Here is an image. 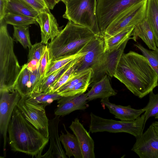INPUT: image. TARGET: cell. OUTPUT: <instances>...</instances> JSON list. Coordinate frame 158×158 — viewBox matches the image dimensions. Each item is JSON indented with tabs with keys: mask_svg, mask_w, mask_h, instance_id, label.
Listing matches in <instances>:
<instances>
[{
	"mask_svg": "<svg viewBox=\"0 0 158 158\" xmlns=\"http://www.w3.org/2000/svg\"><path fill=\"white\" fill-rule=\"evenodd\" d=\"M114 77L140 98L158 85V76L147 58L131 51L123 54Z\"/></svg>",
	"mask_w": 158,
	"mask_h": 158,
	"instance_id": "obj_1",
	"label": "cell"
},
{
	"mask_svg": "<svg viewBox=\"0 0 158 158\" xmlns=\"http://www.w3.org/2000/svg\"><path fill=\"white\" fill-rule=\"evenodd\" d=\"M81 57L74 60L49 75L45 77L42 82L40 92L48 93L50 88L52 85L68 69Z\"/></svg>",
	"mask_w": 158,
	"mask_h": 158,
	"instance_id": "obj_27",
	"label": "cell"
},
{
	"mask_svg": "<svg viewBox=\"0 0 158 158\" xmlns=\"http://www.w3.org/2000/svg\"><path fill=\"white\" fill-rule=\"evenodd\" d=\"M91 70V69H89L76 73L66 83L59 88L56 92L59 94L71 89L84 79Z\"/></svg>",
	"mask_w": 158,
	"mask_h": 158,
	"instance_id": "obj_34",
	"label": "cell"
},
{
	"mask_svg": "<svg viewBox=\"0 0 158 158\" xmlns=\"http://www.w3.org/2000/svg\"><path fill=\"white\" fill-rule=\"evenodd\" d=\"M81 58L68 69L52 85L50 88L48 93L56 92L59 88L66 83L76 74L74 73L75 65Z\"/></svg>",
	"mask_w": 158,
	"mask_h": 158,
	"instance_id": "obj_35",
	"label": "cell"
},
{
	"mask_svg": "<svg viewBox=\"0 0 158 158\" xmlns=\"http://www.w3.org/2000/svg\"><path fill=\"white\" fill-rule=\"evenodd\" d=\"M95 35L86 27L69 21L64 28L48 45L50 61L79 52Z\"/></svg>",
	"mask_w": 158,
	"mask_h": 158,
	"instance_id": "obj_3",
	"label": "cell"
},
{
	"mask_svg": "<svg viewBox=\"0 0 158 158\" xmlns=\"http://www.w3.org/2000/svg\"><path fill=\"white\" fill-rule=\"evenodd\" d=\"M145 18L153 31L158 48V0H147Z\"/></svg>",
	"mask_w": 158,
	"mask_h": 158,
	"instance_id": "obj_22",
	"label": "cell"
},
{
	"mask_svg": "<svg viewBox=\"0 0 158 158\" xmlns=\"http://www.w3.org/2000/svg\"><path fill=\"white\" fill-rule=\"evenodd\" d=\"M92 74L91 70L86 77L71 89L60 93L62 97L73 96L85 92L90 84V81Z\"/></svg>",
	"mask_w": 158,
	"mask_h": 158,
	"instance_id": "obj_31",
	"label": "cell"
},
{
	"mask_svg": "<svg viewBox=\"0 0 158 158\" xmlns=\"http://www.w3.org/2000/svg\"><path fill=\"white\" fill-rule=\"evenodd\" d=\"M87 51L83 47L79 52L57 60L50 61L46 70L45 77H47L64 67L74 60L84 56Z\"/></svg>",
	"mask_w": 158,
	"mask_h": 158,
	"instance_id": "obj_26",
	"label": "cell"
},
{
	"mask_svg": "<svg viewBox=\"0 0 158 158\" xmlns=\"http://www.w3.org/2000/svg\"><path fill=\"white\" fill-rule=\"evenodd\" d=\"M57 101L58 105L54 111L55 115L64 116L77 110L72 96L63 97Z\"/></svg>",
	"mask_w": 158,
	"mask_h": 158,
	"instance_id": "obj_28",
	"label": "cell"
},
{
	"mask_svg": "<svg viewBox=\"0 0 158 158\" xmlns=\"http://www.w3.org/2000/svg\"><path fill=\"white\" fill-rule=\"evenodd\" d=\"M13 28L14 38L24 48H28L30 49L32 45L30 40L29 27L28 26H13Z\"/></svg>",
	"mask_w": 158,
	"mask_h": 158,
	"instance_id": "obj_30",
	"label": "cell"
},
{
	"mask_svg": "<svg viewBox=\"0 0 158 158\" xmlns=\"http://www.w3.org/2000/svg\"><path fill=\"white\" fill-rule=\"evenodd\" d=\"M48 8L49 9H53L56 5L59 2L58 0H44Z\"/></svg>",
	"mask_w": 158,
	"mask_h": 158,
	"instance_id": "obj_40",
	"label": "cell"
},
{
	"mask_svg": "<svg viewBox=\"0 0 158 158\" xmlns=\"http://www.w3.org/2000/svg\"><path fill=\"white\" fill-rule=\"evenodd\" d=\"M147 0L136 2L119 19L109 26L103 33V38L111 36L126 28L135 26L145 18Z\"/></svg>",
	"mask_w": 158,
	"mask_h": 158,
	"instance_id": "obj_10",
	"label": "cell"
},
{
	"mask_svg": "<svg viewBox=\"0 0 158 158\" xmlns=\"http://www.w3.org/2000/svg\"><path fill=\"white\" fill-rule=\"evenodd\" d=\"M30 72L27 65L22 66L21 71L14 86V89L17 90L22 97L30 95L29 89Z\"/></svg>",
	"mask_w": 158,
	"mask_h": 158,
	"instance_id": "obj_24",
	"label": "cell"
},
{
	"mask_svg": "<svg viewBox=\"0 0 158 158\" xmlns=\"http://www.w3.org/2000/svg\"><path fill=\"white\" fill-rule=\"evenodd\" d=\"M69 127L78 141L83 158H95L94 141L79 119L75 118L72 121Z\"/></svg>",
	"mask_w": 158,
	"mask_h": 158,
	"instance_id": "obj_14",
	"label": "cell"
},
{
	"mask_svg": "<svg viewBox=\"0 0 158 158\" xmlns=\"http://www.w3.org/2000/svg\"><path fill=\"white\" fill-rule=\"evenodd\" d=\"M58 0L59 2L60 1H62L65 5L68 2H69L70 0Z\"/></svg>",
	"mask_w": 158,
	"mask_h": 158,
	"instance_id": "obj_42",
	"label": "cell"
},
{
	"mask_svg": "<svg viewBox=\"0 0 158 158\" xmlns=\"http://www.w3.org/2000/svg\"><path fill=\"white\" fill-rule=\"evenodd\" d=\"M50 61L49 52L47 45L39 62V68L42 81L45 77L47 68Z\"/></svg>",
	"mask_w": 158,
	"mask_h": 158,
	"instance_id": "obj_37",
	"label": "cell"
},
{
	"mask_svg": "<svg viewBox=\"0 0 158 158\" xmlns=\"http://www.w3.org/2000/svg\"><path fill=\"white\" fill-rule=\"evenodd\" d=\"M6 0H0V20L3 19L6 14Z\"/></svg>",
	"mask_w": 158,
	"mask_h": 158,
	"instance_id": "obj_39",
	"label": "cell"
},
{
	"mask_svg": "<svg viewBox=\"0 0 158 158\" xmlns=\"http://www.w3.org/2000/svg\"><path fill=\"white\" fill-rule=\"evenodd\" d=\"M36 22L40 28L41 42L45 45L48 44L49 40H53L61 31L56 19L49 8L39 12Z\"/></svg>",
	"mask_w": 158,
	"mask_h": 158,
	"instance_id": "obj_13",
	"label": "cell"
},
{
	"mask_svg": "<svg viewBox=\"0 0 158 158\" xmlns=\"http://www.w3.org/2000/svg\"><path fill=\"white\" fill-rule=\"evenodd\" d=\"M26 120L46 137H49V120L45 106L27 100L22 97L17 104Z\"/></svg>",
	"mask_w": 158,
	"mask_h": 158,
	"instance_id": "obj_9",
	"label": "cell"
},
{
	"mask_svg": "<svg viewBox=\"0 0 158 158\" xmlns=\"http://www.w3.org/2000/svg\"><path fill=\"white\" fill-rule=\"evenodd\" d=\"M5 13L6 14L10 13L36 19L39 12L24 0H6Z\"/></svg>",
	"mask_w": 158,
	"mask_h": 158,
	"instance_id": "obj_21",
	"label": "cell"
},
{
	"mask_svg": "<svg viewBox=\"0 0 158 158\" xmlns=\"http://www.w3.org/2000/svg\"><path fill=\"white\" fill-rule=\"evenodd\" d=\"M156 133L158 135V121H155L152 124Z\"/></svg>",
	"mask_w": 158,
	"mask_h": 158,
	"instance_id": "obj_41",
	"label": "cell"
},
{
	"mask_svg": "<svg viewBox=\"0 0 158 158\" xmlns=\"http://www.w3.org/2000/svg\"><path fill=\"white\" fill-rule=\"evenodd\" d=\"M89 132L92 133L107 131L110 133L125 132L136 138L143 133L146 123L144 114L132 121H116L105 118L90 114Z\"/></svg>",
	"mask_w": 158,
	"mask_h": 158,
	"instance_id": "obj_7",
	"label": "cell"
},
{
	"mask_svg": "<svg viewBox=\"0 0 158 158\" xmlns=\"http://www.w3.org/2000/svg\"><path fill=\"white\" fill-rule=\"evenodd\" d=\"M63 18L100 36L97 13V0H70L66 4Z\"/></svg>",
	"mask_w": 158,
	"mask_h": 158,
	"instance_id": "obj_6",
	"label": "cell"
},
{
	"mask_svg": "<svg viewBox=\"0 0 158 158\" xmlns=\"http://www.w3.org/2000/svg\"><path fill=\"white\" fill-rule=\"evenodd\" d=\"M138 37L142 40L149 49L154 50L157 48L154 33L145 18L134 27L130 39L136 42Z\"/></svg>",
	"mask_w": 158,
	"mask_h": 158,
	"instance_id": "obj_18",
	"label": "cell"
},
{
	"mask_svg": "<svg viewBox=\"0 0 158 158\" xmlns=\"http://www.w3.org/2000/svg\"><path fill=\"white\" fill-rule=\"evenodd\" d=\"M155 118L156 119H157L158 120V115L157 116H156L155 117Z\"/></svg>",
	"mask_w": 158,
	"mask_h": 158,
	"instance_id": "obj_43",
	"label": "cell"
},
{
	"mask_svg": "<svg viewBox=\"0 0 158 158\" xmlns=\"http://www.w3.org/2000/svg\"><path fill=\"white\" fill-rule=\"evenodd\" d=\"M24 0L39 12L48 8L44 0Z\"/></svg>",
	"mask_w": 158,
	"mask_h": 158,
	"instance_id": "obj_38",
	"label": "cell"
},
{
	"mask_svg": "<svg viewBox=\"0 0 158 158\" xmlns=\"http://www.w3.org/2000/svg\"><path fill=\"white\" fill-rule=\"evenodd\" d=\"M83 48L87 52L75 64L74 73L91 69L90 84L99 81L105 75L102 68L105 53L103 38L95 35Z\"/></svg>",
	"mask_w": 158,
	"mask_h": 158,
	"instance_id": "obj_5",
	"label": "cell"
},
{
	"mask_svg": "<svg viewBox=\"0 0 158 158\" xmlns=\"http://www.w3.org/2000/svg\"><path fill=\"white\" fill-rule=\"evenodd\" d=\"M3 19L7 24L13 26H28L37 22L36 18L10 13L6 14Z\"/></svg>",
	"mask_w": 158,
	"mask_h": 158,
	"instance_id": "obj_29",
	"label": "cell"
},
{
	"mask_svg": "<svg viewBox=\"0 0 158 158\" xmlns=\"http://www.w3.org/2000/svg\"><path fill=\"white\" fill-rule=\"evenodd\" d=\"M63 125L66 133L61 131L60 140L65 150V155L69 158L74 156L75 158H83L81 150L77 137L74 134L69 132L64 124Z\"/></svg>",
	"mask_w": 158,
	"mask_h": 158,
	"instance_id": "obj_20",
	"label": "cell"
},
{
	"mask_svg": "<svg viewBox=\"0 0 158 158\" xmlns=\"http://www.w3.org/2000/svg\"><path fill=\"white\" fill-rule=\"evenodd\" d=\"M100 102L108 109L110 112L114 115L115 118L121 121L134 120L145 112L143 108L136 109L132 108L130 105L124 106L112 103L109 98L101 99Z\"/></svg>",
	"mask_w": 158,
	"mask_h": 158,
	"instance_id": "obj_16",
	"label": "cell"
},
{
	"mask_svg": "<svg viewBox=\"0 0 158 158\" xmlns=\"http://www.w3.org/2000/svg\"><path fill=\"white\" fill-rule=\"evenodd\" d=\"M8 132V143L12 151L41 158L49 138L28 123L17 105L13 112Z\"/></svg>",
	"mask_w": 158,
	"mask_h": 158,
	"instance_id": "obj_2",
	"label": "cell"
},
{
	"mask_svg": "<svg viewBox=\"0 0 158 158\" xmlns=\"http://www.w3.org/2000/svg\"><path fill=\"white\" fill-rule=\"evenodd\" d=\"M21 67L14 50V42L3 19L0 20V90H11Z\"/></svg>",
	"mask_w": 158,
	"mask_h": 158,
	"instance_id": "obj_4",
	"label": "cell"
},
{
	"mask_svg": "<svg viewBox=\"0 0 158 158\" xmlns=\"http://www.w3.org/2000/svg\"><path fill=\"white\" fill-rule=\"evenodd\" d=\"M47 45L41 42L32 45L29 49L28 61L35 60L40 62Z\"/></svg>",
	"mask_w": 158,
	"mask_h": 158,
	"instance_id": "obj_36",
	"label": "cell"
},
{
	"mask_svg": "<svg viewBox=\"0 0 158 158\" xmlns=\"http://www.w3.org/2000/svg\"><path fill=\"white\" fill-rule=\"evenodd\" d=\"M148 59L158 76V48L154 50H149L139 43L134 44Z\"/></svg>",
	"mask_w": 158,
	"mask_h": 158,
	"instance_id": "obj_33",
	"label": "cell"
},
{
	"mask_svg": "<svg viewBox=\"0 0 158 158\" xmlns=\"http://www.w3.org/2000/svg\"><path fill=\"white\" fill-rule=\"evenodd\" d=\"M24 97L27 100L45 107L50 105L53 101L58 100L62 98L57 92L46 93H34L30 95Z\"/></svg>",
	"mask_w": 158,
	"mask_h": 158,
	"instance_id": "obj_25",
	"label": "cell"
},
{
	"mask_svg": "<svg viewBox=\"0 0 158 158\" xmlns=\"http://www.w3.org/2000/svg\"><path fill=\"white\" fill-rule=\"evenodd\" d=\"M55 116V117L49 120L48 132L50 146L48 151L44 154L42 155L41 158H67L61 147L58 134L60 116Z\"/></svg>",
	"mask_w": 158,
	"mask_h": 158,
	"instance_id": "obj_15",
	"label": "cell"
},
{
	"mask_svg": "<svg viewBox=\"0 0 158 158\" xmlns=\"http://www.w3.org/2000/svg\"><path fill=\"white\" fill-rule=\"evenodd\" d=\"M116 92L112 88L108 76L104 75L99 81L93 83L91 89L86 94L88 101L114 96Z\"/></svg>",
	"mask_w": 158,
	"mask_h": 158,
	"instance_id": "obj_17",
	"label": "cell"
},
{
	"mask_svg": "<svg viewBox=\"0 0 158 158\" xmlns=\"http://www.w3.org/2000/svg\"><path fill=\"white\" fill-rule=\"evenodd\" d=\"M141 0H97V13L100 36L133 5Z\"/></svg>",
	"mask_w": 158,
	"mask_h": 158,
	"instance_id": "obj_8",
	"label": "cell"
},
{
	"mask_svg": "<svg viewBox=\"0 0 158 158\" xmlns=\"http://www.w3.org/2000/svg\"><path fill=\"white\" fill-rule=\"evenodd\" d=\"M136 138L131 151L140 158H158V135L152 124Z\"/></svg>",
	"mask_w": 158,
	"mask_h": 158,
	"instance_id": "obj_12",
	"label": "cell"
},
{
	"mask_svg": "<svg viewBox=\"0 0 158 158\" xmlns=\"http://www.w3.org/2000/svg\"><path fill=\"white\" fill-rule=\"evenodd\" d=\"M149 95V100L146 106L143 109L145 111V122L151 117L158 115V94L151 92Z\"/></svg>",
	"mask_w": 158,
	"mask_h": 158,
	"instance_id": "obj_32",
	"label": "cell"
},
{
	"mask_svg": "<svg viewBox=\"0 0 158 158\" xmlns=\"http://www.w3.org/2000/svg\"><path fill=\"white\" fill-rule=\"evenodd\" d=\"M135 26L126 28L110 36L104 37L105 51L110 52L130 39Z\"/></svg>",
	"mask_w": 158,
	"mask_h": 158,
	"instance_id": "obj_23",
	"label": "cell"
},
{
	"mask_svg": "<svg viewBox=\"0 0 158 158\" xmlns=\"http://www.w3.org/2000/svg\"><path fill=\"white\" fill-rule=\"evenodd\" d=\"M129 40V39L127 40L121 44L111 51H105L104 60L103 64V71L105 74H107L111 77H114Z\"/></svg>",
	"mask_w": 158,
	"mask_h": 158,
	"instance_id": "obj_19",
	"label": "cell"
},
{
	"mask_svg": "<svg viewBox=\"0 0 158 158\" xmlns=\"http://www.w3.org/2000/svg\"><path fill=\"white\" fill-rule=\"evenodd\" d=\"M22 97L18 91L0 90V131L3 139V148L5 150L8 125L13 110Z\"/></svg>",
	"mask_w": 158,
	"mask_h": 158,
	"instance_id": "obj_11",
	"label": "cell"
}]
</instances>
